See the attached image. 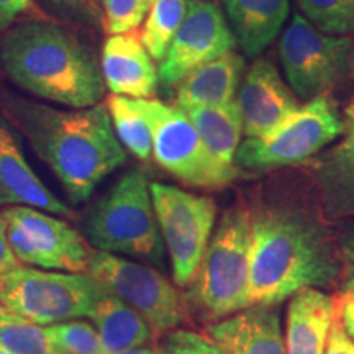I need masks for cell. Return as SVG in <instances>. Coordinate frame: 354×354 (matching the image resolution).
I'll use <instances>...</instances> for the list:
<instances>
[{"label":"cell","mask_w":354,"mask_h":354,"mask_svg":"<svg viewBox=\"0 0 354 354\" xmlns=\"http://www.w3.org/2000/svg\"><path fill=\"white\" fill-rule=\"evenodd\" d=\"M7 241L19 263L48 271L87 272L92 250L68 221L35 207L15 205L0 212Z\"/></svg>","instance_id":"obj_12"},{"label":"cell","mask_w":354,"mask_h":354,"mask_svg":"<svg viewBox=\"0 0 354 354\" xmlns=\"http://www.w3.org/2000/svg\"><path fill=\"white\" fill-rule=\"evenodd\" d=\"M91 318L105 354L143 348L154 336L145 318L112 292L99 300Z\"/></svg>","instance_id":"obj_22"},{"label":"cell","mask_w":354,"mask_h":354,"mask_svg":"<svg viewBox=\"0 0 354 354\" xmlns=\"http://www.w3.org/2000/svg\"><path fill=\"white\" fill-rule=\"evenodd\" d=\"M245 59L230 51L189 73L177 84L176 107H210L234 100L240 88Z\"/></svg>","instance_id":"obj_20"},{"label":"cell","mask_w":354,"mask_h":354,"mask_svg":"<svg viewBox=\"0 0 354 354\" xmlns=\"http://www.w3.org/2000/svg\"><path fill=\"white\" fill-rule=\"evenodd\" d=\"M343 130V118L328 95L315 97L268 136L241 141L234 166L266 171L297 165L320 153L342 136Z\"/></svg>","instance_id":"obj_8"},{"label":"cell","mask_w":354,"mask_h":354,"mask_svg":"<svg viewBox=\"0 0 354 354\" xmlns=\"http://www.w3.org/2000/svg\"><path fill=\"white\" fill-rule=\"evenodd\" d=\"M0 354H10V353L6 351V349H3V348H0Z\"/></svg>","instance_id":"obj_38"},{"label":"cell","mask_w":354,"mask_h":354,"mask_svg":"<svg viewBox=\"0 0 354 354\" xmlns=\"http://www.w3.org/2000/svg\"><path fill=\"white\" fill-rule=\"evenodd\" d=\"M100 69L105 87L127 99H151L159 76L154 59L141 39L131 35H112L102 48Z\"/></svg>","instance_id":"obj_17"},{"label":"cell","mask_w":354,"mask_h":354,"mask_svg":"<svg viewBox=\"0 0 354 354\" xmlns=\"http://www.w3.org/2000/svg\"><path fill=\"white\" fill-rule=\"evenodd\" d=\"M0 348L10 354H64L44 326L19 315L0 302Z\"/></svg>","instance_id":"obj_26"},{"label":"cell","mask_w":354,"mask_h":354,"mask_svg":"<svg viewBox=\"0 0 354 354\" xmlns=\"http://www.w3.org/2000/svg\"><path fill=\"white\" fill-rule=\"evenodd\" d=\"M8 79L39 99L71 109L99 105L105 81L94 51L77 35L51 20H21L0 43Z\"/></svg>","instance_id":"obj_2"},{"label":"cell","mask_w":354,"mask_h":354,"mask_svg":"<svg viewBox=\"0 0 354 354\" xmlns=\"http://www.w3.org/2000/svg\"><path fill=\"white\" fill-rule=\"evenodd\" d=\"M279 57L292 91L308 102L325 95L351 71L354 39L323 33L295 13L279 41Z\"/></svg>","instance_id":"obj_9"},{"label":"cell","mask_w":354,"mask_h":354,"mask_svg":"<svg viewBox=\"0 0 354 354\" xmlns=\"http://www.w3.org/2000/svg\"><path fill=\"white\" fill-rule=\"evenodd\" d=\"M236 104L246 138H263L297 113L302 105L269 59H256L238 88Z\"/></svg>","instance_id":"obj_14"},{"label":"cell","mask_w":354,"mask_h":354,"mask_svg":"<svg viewBox=\"0 0 354 354\" xmlns=\"http://www.w3.org/2000/svg\"><path fill=\"white\" fill-rule=\"evenodd\" d=\"M335 315L343 330L354 342V269L348 268L343 284L335 295Z\"/></svg>","instance_id":"obj_31"},{"label":"cell","mask_w":354,"mask_h":354,"mask_svg":"<svg viewBox=\"0 0 354 354\" xmlns=\"http://www.w3.org/2000/svg\"><path fill=\"white\" fill-rule=\"evenodd\" d=\"M325 354H354V342L343 330L342 323L335 315L333 326H331L328 344H326Z\"/></svg>","instance_id":"obj_32"},{"label":"cell","mask_w":354,"mask_h":354,"mask_svg":"<svg viewBox=\"0 0 354 354\" xmlns=\"http://www.w3.org/2000/svg\"><path fill=\"white\" fill-rule=\"evenodd\" d=\"M104 28L112 35H128L146 20L151 0H100Z\"/></svg>","instance_id":"obj_29"},{"label":"cell","mask_w":354,"mask_h":354,"mask_svg":"<svg viewBox=\"0 0 354 354\" xmlns=\"http://www.w3.org/2000/svg\"><path fill=\"white\" fill-rule=\"evenodd\" d=\"M343 122V138L318 159L315 177L326 210L335 216H354V97Z\"/></svg>","instance_id":"obj_19"},{"label":"cell","mask_w":354,"mask_h":354,"mask_svg":"<svg viewBox=\"0 0 354 354\" xmlns=\"http://www.w3.org/2000/svg\"><path fill=\"white\" fill-rule=\"evenodd\" d=\"M234 44L236 38L214 2L189 0L183 24L159 63V81L174 87L194 69L233 51Z\"/></svg>","instance_id":"obj_13"},{"label":"cell","mask_w":354,"mask_h":354,"mask_svg":"<svg viewBox=\"0 0 354 354\" xmlns=\"http://www.w3.org/2000/svg\"><path fill=\"white\" fill-rule=\"evenodd\" d=\"M304 17L330 35L354 32V0H297Z\"/></svg>","instance_id":"obj_27"},{"label":"cell","mask_w":354,"mask_h":354,"mask_svg":"<svg viewBox=\"0 0 354 354\" xmlns=\"http://www.w3.org/2000/svg\"><path fill=\"white\" fill-rule=\"evenodd\" d=\"M251 216L232 209L221 216L205 254L183 294L187 312L209 323L250 307Z\"/></svg>","instance_id":"obj_4"},{"label":"cell","mask_w":354,"mask_h":354,"mask_svg":"<svg viewBox=\"0 0 354 354\" xmlns=\"http://www.w3.org/2000/svg\"><path fill=\"white\" fill-rule=\"evenodd\" d=\"M107 110L123 148L140 161H148L153 154L151 128L140 110L130 99L113 94L107 99Z\"/></svg>","instance_id":"obj_25"},{"label":"cell","mask_w":354,"mask_h":354,"mask_svg":"<svg viewBox=\"0 0 354 354\" xmlns=\"http://www.w3.org/2000/svg\"><path fill=\"white\" fill-rule=\"evenodd\" d=\"M44 330L64 354H105L95 326L87 322H61L44 326Z\"/></svg>","instance_id":"obj_28"},{"label":"cell","mask_w":354,"mask_h":354,"mask_svg":"<svg viewBox=\"0 0 354 354\" xmlns=\"http://www.w3.org/2000/svg\"><path fill=\"white\" fill-rule=\"evenodd\" d=\"M87 274L145 318L154 335L169 333L184 322V297L151 266L125 256L92 250Z\"/></svg>","instance_id":"obj_11"},{"label":"cell","mask_w":354,"mask_h":354,"mask_svg":"<svg viewBox=\"0 0 354 354\" xmlns=\"http://www.w3.org/2000/svg\"><path fill=\"white\" fill-rule=\"evenodd\" d=\"M232 32L246 56L263 53L289 17V0H223Z\"/></svg>","instance_id":"obj_21"},{"label":"cell","mask_w":354,"mask_h":354,"mask_svg":"<svg viewBox=\"0 0 354 354\" xmlns=\"http://www.w3.org/2000/svg\"><path fill=\"white\" fill-rule=\"evenodd\" d=\"M48 2H50L51 6H55L56 8H59V10L76 13L77 15V13L87 12L94 0H48Z\"/></svg>","instance_id":"obj_35"},{"label":"cell","mask_w":354,"mask_h":354,"mask_svg":"<svg viewBox=\"0 0 354 354\" xmlns=\"http://www.w3.org/2000/svg\"><path fill=\"white\" fill-rule=\"evenodd\" d=\"M30 6L32 0H0V32L10 28Z\"/></svg>","instance_id":"obj_33"},{"label":"cell","mask_w":354,"mask_h":354,"mask_svg":"<svg viewBox=\"0 0 354 354\" xmlns=\"http://www.w3.org/2000/svg\"><path fill=\"white\" fill-rule=\"evenodd\" d=\"M335 320V299L320 289L292 295L287 308L286 353L325 354Z\"/></svg>","instance_id":"obj_18"},{"label":"cell","mask_w":354,"mask_h":354,"mask_svg":"<svg viewBox=\"0 0 354 354\" xmlns=\"http://www.w3.org/2000/svg\"><path fill=\"white\" fill-rule=\"evenodd\" d=\"M205 335L225 354H287L276 305H251L209 323Z\"/></svg>","instance_id":"obj_15"},{"label":"cell","mask_w":354,"mask_h":354,"mask_svg":"<svg viewBox=\"0 0 354 354\" xmlns=\"http://www.w3.org/2000/svg\"><path fill=\"white\" fill-rule=\"evenodd\" d=\"M82 232L97 251L161 263L162 238L143 172H125L97 198L82 221Z\"/></svg>","instance_id":"obj_5"},{"label":"cell","mask_w":354,"mask_h":354,"mask_svg":"<svg viewBox=\"0 0 354 354\" xmlns=\"http://www.w3.org/2000/svg\"><path fill=\"white\" fill-rule=\"evenodd\" d=\"M156 354H225V351L205 333L172 330L159 344Z\"/></svg>","instance_id":"obj_30"},{"label":"cell","mask_w":354,"mask_h":354,"mask_svg":"<svg viewBox=\"0 0 354 354\" xmlns=\"http://www.w3.org/2000/svg\"><path fill=\"white\" fill-rule=\"evenodd\" d=\"M12 113L74 205L87 202L97 185L127 162L107 105L61 110L19 100Z\"/></svg>","instance_id":"obj_1"},{"label":"cell","mask_w":354,"mask_h":354,"mask_svg":"<svg viewBox=\"0 0 354 354\" xmlns=\"http://www.w3.org/2000/svg\"><path fill=\"white\" fill-rule=\"evenodd\" d=\"M342 248H343L344 258L354 266V228L349 230V232L344 234Z\"/></svg>","instance_id":"obj_36"},{"label":"cell","mask_w":354,"mask_h":354,"mask_svg":"<svg viewBox=\"0 0 354 354\" xmlns=\"http://www.w3.org/2000/svg\"><path fill=\"white\" fill-rule=\"evenodd\" d=\"M339 264L328 238L289 212L251 216V305H276L304 289L333 286Z\"/></svg>","instance_id":"obj_3"},{"label":"cell","mask_w":354,"mask_h":354,"mask_svg":"<svg viewBox=\"0 0 354 354\" xmlns=\"http://www.w3.org/2000/svg\"><path fill=\"white\" fill-rule=\"evenodd\" d=\"M20 263L17 261L15 254L12 253L10 245L7 241V230H6V220H3L2 214H0V279L10 271V269L19 266Z\"/></svg>","instance_id":"obj_34"},{"label":"cell","mask_w":354,"mask_h":354,"mask_svg":"<svg viewBox=\"0 0 354 354\" xmlns=\"http://www.w3.org/2000/svg\"><path fill=\"white\" fill-rule=\"evenodd\" d=\"M151 128L153 156L180 183L221 189L238 177L236 166L220 161L207 148L189 117L156 99H130Z\"/></svg>","instance_id":"obj_7"},{"label":"cell","mask_w":354,"mask_h":354,"mask_svg":"<svg viewBox=\"0 0 354 354\" xmlns=\"http://www.w3.org/2000/svg\"><path fill=\"white\" fill-rule=\"evenodd\" d=\"M187 6L189 0H151L140 39L154 61L161 63L165 59L187 13Z\"/></svg>","instance_id":"obj_24"},{"label":"cell","mask_w":354,"mask_h":354,"mask_svg":"<svg viewBox=\"0 0 354 354\" xmlns=\"http://www.w3.org/2000/svg\"><path fill=\"white\" fill-rule=\"evenodd\" d=\"M107 289L87 272L15 266L0 279V302L39 326L91 317Z\"/></svg>","instance_id":"obj_6"},{"label":"cell","mask_w":354,"mask_h":354,"mask_svg":"<svg viewBox=\"0 0 354 354\" xmlns=\"http://www.w3.org/2000/svg\"><path fill=\"white\" fill-rule=\"evenodd\" d=\"M115 354H156V349L151 348H135V349H128V351H122V353H115Z\"/></svg>","instance_id":"obj_37"},{"label":"cell","mask_w":354,"mask_h":354,"mask_svg":"<svg viewBox=\"0 0 354 354\" xmlns=\"http://www.w3.org/2000/svg\"><path fill=\"white\" fill-rule=\"evenodd\" d=\"M180 110L187 115L189 120L196 127L207 148L220 161L234 166V154H236L243 136V118L236 100L225 105L189 107Z\"/></svg>","instance_id":"obj_23"},{"label":"cell","mask_w":354,"mask_h":354,"mask_svg":"<svg viewBox=\"0 0 354 354\" xmlns=\"http://www.w3.org/2000/svg\"><path fill=\"white\" fill-rule=\"evenodd\" d=\"M15 205L35 207L53 215H71L69 207L35 174L10 127L0 117V209Z\"/></svg>","instance_id":"obj_16"},{"label":"cell","mask_w":354,"mask_h":354,"mask_svg":"<svg viewBox=\"0 0 354 354\" xmlns=\"http://www.w3.org/2000/svg\"><path fill=\"white\" fill-rule=\"evenodd\" d=\"M161 238L169 253L172 281L185 289L196 276L216 220L210 197L185 192L176 185L149 184Z\"/></svg>","instance_id":"obj_10"}]
</instances>
